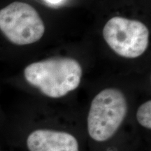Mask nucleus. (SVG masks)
Wrapping results in <instances>:
<instances>
[{"label": "nucleus", "mask_w": 151, "mask_h": 151, "mask_svg": "<svg viewBox=\"0 0 151 151\" xmlns=\"http://www.w3.org/2000/svg\"><path fill=\"white\" fill-rule=\"evenodd\" d=\"M103 37L118 55L137 58L144 53L149 44V30L139 20L116 16L106 23Z\"/></svg>", "instance_id": "nucleus-4"}, {"label": "nucleus", "mask_w": 151, "mask_h": 151, "mask_svg": "<svg viewBox=\"0 0 151 151\" xmlns=\"http://www.w3.org/2000/svg\"><path fill=\"white\" fill-rule=\"evenodd\" d=\"M127 112V99L120 90H103L92 99L88 113V130L90 137L98 142L109 140L120 127Z\"/></svg>", "instance_id": "nucleus-2"}, {"label": "nucleus", "mask_w": 151, "mask_h": 151, "mask_svg": "<svg viewBox=\"0 0 151 151\" xmlns=\"http://www.w3.org/2000/svg\"><path fill=\"white\" fill-rule=\"evenodd\" d=\"M83 71L71 58L55 57L30 64L24 69L26 81L47 97L60 98L76 89Z\"/></svg>", "instance_id": "nucleus-1"}, {"label": "nucleus", "mask_w": 151, "mask_h": 151, "mask_svg": "<svg viewBox=\"0 0 151 151\" xmlns=\"http://www.w3.org/2000/svg\"><path fill=\"white\" fill-rule=\"evenodd\" d=\"M0 30L12 43L24 46L40 40L45 25L33 6L14 1L0 10Z\"/></svg>", "instance_id": "nucleus-3"}, {"label": "nucleus", "mask_w": 151, "mask_h": 151, "mask_svg": "<svg viewBox=\"0 0 151 151\" xmlns=\"http://www.w3.org/2000/svg\"><path fill=\"white\" fill-rule=\"evenodd\" d=\"M45 1L49 4H58L61 2L62 0H45Z\"/></svg>", "instance_id": "nucleus-7"}, {"label": "nucleus", "mask_w": 151, "mask_h": 151, "mask_svg": "<svg viewBox=\"0 0 151 151\" xmlns=\"http://www.w3.org/2000/svg\"><path fill=\"white\" fill-rule=\"evenodd\" d=\"M137 119L139 123L147 129H151V101L141 104L137 112Z\"/></svg>", "instance_id": "nucleus-6"}, {"label": "nucleus", "mask_w": 151, "mask_h": 151, "mask_svg": "<svg viewBox=\"0 0 151 151\" xmlns=\"http://www.w3.org/2000/svg\"><path fill=\"white\" fill-rule=\"evenodd\" d=\"M27 145L29 151H79L73 135L55 130H35L28 137Z\"/></svg>", "instance_id": "nucleus-5"}]
</instances>
